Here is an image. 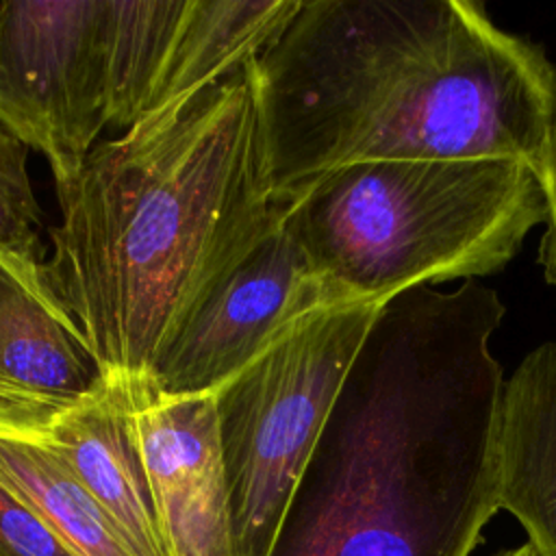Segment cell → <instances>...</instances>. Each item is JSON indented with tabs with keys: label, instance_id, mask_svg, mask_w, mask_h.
I'll return each instance as SVG.
<instances>
[{
	"label": "cell",
	"instance_id": "cell-13",
	"mask_svg": "<svg viewBox=\"0 0 556 556\" xmlns=\"http://www.w3.org/2000/svg\"><path fill=\"white\" fill-rule=\"evenodd\" d=\"M189 0H102L104 126L128 130L152 113Z\"/></svg>",
	"mask_w": 556,
	"mask_h": 556
},
{
	"label": "cell",
	"instance_id": "cell-12",
	"mask_svg": "<svg viewBox=\"0 0 556 556\" xmlns=\"http://www.w3.org/2000/svg\"><path fill=\"white\" fill-rule=\"evenodd\" d=\"M302 0H189L156 104L182 102L258 61Z\"/></svg>",
	"mask_w": 556,
	"mask_h": 556
},
{
	"label": "cell",
	"instance_id": "cell-17",
	"mask_svg": "<svg viewBox=\"0 0 556 556\" xmlns=\"http://www.w3.org/2000/svg\"><path fill=\"white\" fill-rule=\"evenodd\" d=\"M539 180L545 195V232L541 239L539 261L543 265L545 280L556 287V113L547 132Z\"/></svg>",
	"mask_w": 556,
	"mask_h": 556
},
{
	"label": "cell",
	"instance_id": "cell-2",
	"mask_svg": "<svg viewBox=\"0 0 556 556\" xmlns=\"http://www.w3.org/2000/svg\"><path fill=\"white\" fill-rule=\"evenodd\" d=\"M495 289L384 302L265 556H471L500 510Z\"/></svg>",
	"mask_w": 556,
	"mask_h": 556
},
{
	"label": "cell",
	"instance_id": "cell-4",
	"mask_svg": "<svg viewBox=\"0 0 556 556\" xmlns=\"http://www.w3.org/2000/svg\"><path fill=\"white\" fill-rule=\"evenodd\" d=\"M287 217L341 300L384 304L500 271L545 222V195L515 159L367 161L317 180Z\"/></svg>",
	"mask_w": 556,
	"mask_h": 556
},
{
	"label": "cell",
	"instance_id": "cell-5",
	"mask_svg": "<svg viewBox=\"0 0 556 556\" xmlns=\"http://www.w3.org/2000/svg\"><path fill=\"white\" fill-rule=\"evenodd\" d=\"M380 308L304 313L215 389L237 556L269 552Z\"/></svg>",
	"mask_w": 556,
	"mask_h": 556
},
{
	"label": "cell",
	"instance_id": "cell-10",
	"mask_svg": "<svg viewBox=\"0 0 556 556\" xmlns=\"http://www.w3.org/2000/svg\"><path fill=\"white\" fill-rule=\"evenodd\" d=\"M98 380L76 326L0 265V432L28 430Z\"/></svg>",
	"mask_w": 556,
	"mask_h": 556
},
{
	"label": "cell",
	"instance_id": "cell-16",
	"mask_svg": "<svg viewBox=\"0 0 556 556\" xmlns=\"http://www.w3.org/2000/svg\"><path fill=\"white\" fill-rule=\"evenodd\" d=\"M0 556H76L39 513L0 480Z\"/></svg>",
	"mask_w": 556,
	"mask_h": 556
},
{
	"label": "cell",
	"instance_id": "cell-18",
	"mask_svg": "<svg viewBox=\"0 0 556 556\" xmlns=\"http://www.w3.org/2000/svg\"><path fill=\"white\" fill-rule=\"evenodd\" d=\"M497 556H539V554L526 543V545H519V547H515V549L502 552V554H497Z\"/></svg>",
	"mask_w": 556,
	"mask_h": 556
},
{
	"label": "cell",
	"instance_id": "cell-1",
	"mask_svg": "<svg viewBox=\"0 0 556 556\" xmlns=\"http://www.w3.org/2000/svg\"><path fill=\"white\" fill-rule=\"evenodd\" d=\"M56 200L50 293L100 380L156 384L195 308L289 211L274 200L258 61L98 143Z\"/></svg>",
	"mask_w": 556,
	"mask_h": 556
},
{
	"label": "cell",
	"instance_id": "cell-11",
	"mask_svg": "<svg viewBox=\"0 0 556 556\" xmlns=\"http://www.w3.org/2000/svg\"><path fill=\"white\" fill-rule=\"evenodd\" d=\"M500 508L539 556H556V341L517 365L500 400Z\"/></svg>",
	"mask_w": 556,
	"mask_h": 556
},
{
	"label": "cell",
	"instance_id": "cell-7",
	"mask_svg": "<svg viewBox=\"0 0 556 556\" xmlns=\"http://www.w3.org/2000/svg\"><path fill=\"white\" fill-rule=\"evenodd\" d=\"M332 304L345 300L317 274L285 215L176 334L159 363L156 387L174 395L215 391L287 324Z\"/></svg>",
	"mask_w": 556,
	"mask_h": 556
},
{
	"label": "cell",
	"instance_id": "cell-14",
	"mask_svg": "<svg viewBox=\"0 0 556 556\" xmlns=\"http://www.w3.org/2000/svg\"><path fill=\"white\" fill-rule=\"evenodd\" d=\"M0 480L28 502L76 556H137L98 500L39 441L0 432Z\"/></svg>",
	"mask_w": 556,
	"mask_h": 556
},
{
	"label": "cell",
	"instance_id": "cell-8",
	"mask_svg": "<svg viewBox=\"0 0 556 556\" xmlns=\"http://www.w3.org/2000/svg\"><path fill=\"white\" fill-rule=\"evenodd\" d=\"M172 556H237L217 391H122Z\"/></svg>",
	"mask_w": 556,
	"mask_h": 556
},
{
	"label": "cell",
	"instance_id": "cell-3",
	"mask_svg": "<svg viewBox=\"0 0 556 556\" xmlns=\"http://www.w3.org/2000/svg\"><path fill=\"white\" fill-rule=\"evenodd\" d=\"M274 200L367 161L515 159L536 176L556 65L473 0H302L258 59Z\"/></svg>",
	"mask_w": 556,
	"mask_h": 556
},
{
	"label": "cell",
	"instance_id": "cell-15",
	"mask_svg": "<svg viewBox=\"0 0 556 556\" xmlns=\"http://www.w3.org/2000/svg\"><path fill=\"white\" fill-rule=\"evenodd\" d=\"M30 150L33 148L0 119V265L33 295L74 324L54 300L43 278L46 256L39 237L43 219L28 169Z\"/></svg>",
	"mask_w": 556,
	"mask_h": 556
},
{
	"label": "cell",
	"instance_id": "cell-6",
	"mask_svg": "<svg viewBox=\"0 0 556 556\" xmlns=\"http://www.w3.org/2000/svg\"><path fill=\"white\" fill-rule=\"evenodd\" d=\"M102 0L0 2V119L52 172L78 174L104 126L100 78Z\"/></svg>",
	"mask_w": 556,
	"mask_h": 556
},
{
	"label": "cell",
	"instance_id": "cell-9",
	"mask_svg": "<svg viewBox=\"0 0 556 556\" xmlns=\"http://www.w3.org/2000/svg\"><path fill=\"white\" fill-rule=\"evenodd\" d=\"M17 434L39 441L67 465L109 513L137 556H172L128 426L122 391L98 380L91 391L43 413Z\"/></svg>",
	"mask_w": 556,
	"mask_h": 556
}]
</instances>
